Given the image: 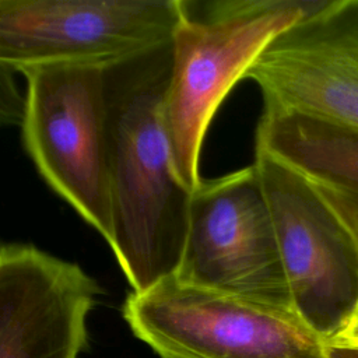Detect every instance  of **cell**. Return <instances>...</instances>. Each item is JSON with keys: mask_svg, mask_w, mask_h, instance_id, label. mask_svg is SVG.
<instances>
[{"mask_svg": "<svg viewBox=\"0 0 358 358\" xmlns=\"http://www.w3.org/2000/svg\"><path fill=\"white\" fill-rule=\"evenodd\" d=\"M101 287L77 263L32 245L0 250V358H78Z\"/></svg>", "mask_w": 358, "mask_h": 358, "instance_id": "9", "label": "cell"}, {"mask_svg": "<svg viewBox=\"0 0 358 358\" xmlns=\"http://www.w3.org/2000/svg\"><path fill=\"white\" fill-rule=\"evenodd\" d=\"M317 1L220 0L186 13L172 38V69L165 120L182 182H201L200 154L217 109L264 49Z\"/></svg>", "mask_w": 358, "mask_h": 358, "instance_id": "2", "label": "cell"}, {"mask_svg": "<svg viewBox=\"0 0 358 358\" xmlns=\"http://www.w3.org/2000/svg\"><path fill=\"white\" fill-rule=\"evenodd\" d=\"M256 150L310 182L358 194V130L316 117L263 110Z\"/></svg>", "mask_w": 358, "mask_h": 358, "instance_id": "10", "label": "cell"}, {"mask_svg": "<svg viewBox=\"0 0 358 358\" xmlns=\"http://www.w3.org/2000/svg\"><path fill=\"white\" fill-rule=\"evenodd\" d=\"M24 147L49 187L110 246L106 166L105 64L52 62L25 66Z\"/></svg>", "mask_w": 358, "mask_h": 358, "instance_id": "3", "label": "cell"}, {"mask_svg": "<svg viewBox=\"0 0 358 358\" xmlns=\"http://www.w3.org/2000/svg\"><path fill=\"white\" fill-rule=\"evenodd\" d=\"M123 317L159 358H326L327 340L292 308L186 284L130 292Z\"/></svg>", "mask_w": 358, "mask_h": 358, "instance_id": "4", "label": "cell"}, {"mask_svg": "<svg viewBox=\"0 0 358 358\" xmlns=\"http://www.w3.org/2000/svg\"><path fill=\"white\" fill-rule=\"evenodd\" d=\"M172 41L105 64L110 249L133 292L178 271L192 190L175 164L165 120Z\"/></svg>", "mask_w": 358, "mask_h": 358, "instance_id": "1", "label": "cell"}, {"mask_svg": "<svg viewBox=\"0 0 358 358\" xmlns=\"http://www.w3.org/2000/svg\"><path fill=\"white\" fill-rule=\"evenodd\" d=\"M14 71L7 66L0 64V87H1V120L4 123H20L22 122L24 108H25V95L21 96L18 88L14 84L11 77Z\"/></svg>", "mask_w": 358, "mask_h": 358, "instance_id": "12", "label": "cell"}, {"mask_svg": "<svg viewBox=\"0 0 358 358\" xmlns=\"http://www.w3.org/2000/svg\"><path fill=\"white\" fill-rule=\"evenodd\" d=\"M175 277L292 308L270 207L253 164L201 179L192 192L186 242Z\"/></svg>", "mask_w": 358, "mask_h": 358, "instance_id": "5", "label": "cell"}, {"mask_svg": "<svg viewBox=\"0 0 358 358\" xmlns=\"http://www.w3.org/2000/svg\"><path fill=\"white\" fill-rule=\"evenodd\" d=\"M263 110L358 130V0H320L280 34L246 74Z\"/></svg>", "mask_w": 358, "mask_h": 358, "instance_id": "8", "label": "cell"}, {"mask_svg": "<svg viewBox=\"0 0 358 358\" xmlns=\"http://www.w3.org/2000/svg\"><path fill=\"white\" fill-rule=\"evenodd\" d=\"M310 183L344 227L358 255V194L323 183Z\"/></svg>", "mask_w": 358, "mask_h": 358, "instance_id": "11", "label": "cell"}, {"mask_svg": "<svg viewBox=\"0 0 358 358\" xmlns=\"http://www.w3.org/2000/svg\"><path fill=\"white\" fill-rule=\"evenodd\" d=\"M257 169L295 312L330 341L358 308V255L312 183L264 151Z\"/></svg>", "mask_w": 358, "mask_h": 358, "instance_id": "6", "label": "cell"}, {"mask_svg": "<svg viewBox=\"0 0 358 358\" xmlns=\"http://www.w3.org/2000/svg\"><path fill=\"white\" fill-rule=\"evenodd\" d=\"M330 341L333 343H341V344H351L358 345V308L351 316L347 326Z\"/></svg>", "mask_w": 358, "mask_h": 358, "instance_id": "13", "label": "cell"}, {"mask_svg": "<svg viewBox=\"0 0 358 358\" xmlns=\"http://www.w3.org/2000/svg\"><path fill=\"white\" fill-rule=\"evenodd\" d=\"M185 0H0V64H109L171 42Z\"/></svg>", "mask_w": 358, "mask_h": 358, "instance_id": "7", "label": "cell"}, {"mask_svg": "<svg viewBox=\"0 0 358 358\" xmlns=\"http://www.w3.org/2000/svg\"><path fill=\"white\" fill-rule=\"evenodd\" d=\"M326 358H358V345L327 341Z\"/></svg>", "mask_w": 358, "mask_h": 358, "instance_id": "14", "label": "cell"}]
</instances>
